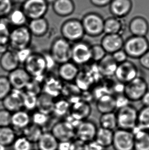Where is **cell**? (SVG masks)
<instances>
[{"mask_svg":"<svg viewBox=\"0 0 149 150\" xmlns=\"http://www.w3.org/2000/svg\"><path fill=\"white\" fill-rule=\"evenodd\" d=\"M112 0H91V2L95 6L99 7L109 5Z\"/></svg>","mask_w":149,"mask_h":150,"instance_id":"cell-53","label":"cell"},{"mask_svg":"<svg viewBox=\"0 0 149 150\" xmlns=\"http://www.w3.org/2000/svg\"><path fill=\"white\" fill-rule=\"evenodd\" d=\"M134 137V150H149V133L136 126L131 130Z\"/></svg>","mask_w":149,"mask_h":150,"instance_id":"cell-27","label":"cell"},{"mask_svg":"<svg viewBox=\"0 0 149 150\" xmlns=\"http://www.w3.org/2000/svg\"><path fill=\"white\" fill-rule=\"evenodd\" d=\"M98 127L94 122L86 120L81 122L75 130V136L84 143H87L95 139Z\"/></svg>","mask_w":149,"mask_h":150,"instance_id":"cell-13","label":"cell"},{"mask_svg":"<svg viewBox=\"0 0 149 150\" xmlns=\"http://www.w3.org/2000/svg\"><path fill=\"white\" fill-rule=\"evenodd\" d=\"M72 150V141H64L59 142L57 150Z\"/></svg>","mask_w":149,"mask_h":150,"instance_id":"cell-52","label":"cell"},{"mask_svg":"<svg viewBox=\"0 0 149 150\" xmlns=\"http://www.w3.org/2000/svg\"><path fill=\"white\" fill-rule=\"evenodd\" d=\"M114 131L99 127L95 140L104 148L112 146Z\"/></svg>","mask_w":149,"mask_h":150,"instance_id":"cell-31","label":"cell"},{"mask_svg":"<svg viewBox=\"0 0 149 150\" xmlns=\"http://www.w3.org/2000/svg\"><path fill=\"white\" fill-rule=\"evenodd\" d=\"M9 24L8 21H4V18L0 21V44H9L11 32Z\"/></svg>","mask_w":149,"mask_h":150,"instance_id":"cell-43","label":"cell"},{"mask_svg":"<svg viewBox=\"0 0 149 150\" xmlns=\"http://www.w3.org/2000/svg\"><path fill=\"white\" fill-rule=\"evenodd\" d=\"M52 9L58 16L67 17L74 13L76 5L73 0H54L52 3Z\"/></svg>","mask_w":149,"mask_h":150,"instance_id":"cell-23","label":"cell"},{"mask_svg":"<svg viewBox=\"0 0 149 150\" xmlns=\"http://www.w3.org/2000/svg\"><path fill=\"white\" fill-rule=\"evenodd\" d=\"M32 37L26 25L15 27L10 32L9 40L10 49L17 51L30 47Z\"/></svg>","mask_w":149,"mask_h":150,"instance_id":"cell-5","label":"cell"},{"mask_svg":"<svg viewBox=\"0 0 149 150\" xmlns=\"http://www.w3.org/2000/svg\"><path fill=\"white\" fill-rule=\"evenodd\" d=\"M34 52L30 47L21 49L16 51V55L20 64H24L27 59L30 57L31 55Z\"/></svg>","mask_w":149,"mask_h":150,"instance_id":"cell-47","label":"cell"},{"mask_svg":"<svg viewBox=\"0 0 149 150\" xmlns=\"http://www.w3.org/2000/svg\"><path fill=\"white\" fill-rule=\"evenodd\" d=\"M1 18H0V21H1Z\"/></svg>","mask_w":149,"mask_h":150,"instance_id":"cell-58","label":"cell"},{"mask_svg":"<svg viewBox=\"0 0 149 150\" xmlns=\"http://www.w3.org/2000/svg\"><path fill=\"white\" fill-rule=\"evenodd\" d=\"M17 137V133L11 126L0 128V144L4 146H11Z\"/></svg>","mask_w":149,"mask_h":150,"instance_id":"cell-34","label":"cell"},{"mask_svg":"<svg viewBox=\"0 0 149 150\" xmlns=\"http://www.w3.org/2000/svg\"><path fill=\"white\" fill-rule=\"evenodd\" d=\"M125 85V84L117 81V83L115 85V87H113V90L117 94V95L124 94Z\"/></svg>","mask_w":149,"mask_h":150,"instance_id":"cell-54","label":"cell"},{"mask_svg":"<svg viewBox=\"0 0 149 150\" xmlns=\"http://www.w3.org/2000/svg\"><path fill=\"white\" fill-rule=\"evenodd\" d=\"M130 0H112L110 9L113 16L119 18H124L131 10Z\"/></svg>","mask_w":149,"mask_h":150,"instance_id":"cell-25","label":"cell"},{"mask_svg":"<svg viewBox=\"0 0 149 150\" xmlns=\"http://www.w3.org/2000/svg\"><path fill=\"white\" fill-rule=\"evenodd\" d=\"M71 103L65 98L55 101L53 113L58 117H65L70 112Z\"/></svg>","mask_w":149,"mask_h":150,"instance_id":"cell-36","label":"cell"},{"mask_svg":"<svg viewBox=\"0 0 149 150\" xmlns=\"http://www.w3.org/2000/svg\"><path fill=\"white\" fill-rule=\"evenodd\" d=\"M31 124L30 115L26 110H20L12 113L11 126L16 133L18 131L22 132Z\"/></svg>","mask_w":149,"mask_h":150,"instance_id":"cell-21","label":"cell"},{"mask_svg":"<svg viewBox=\"0 0 149 150\" xmlns=\"http://www.w3.org/2000/svg\"><path fill=\"white\" fill-rule=\"evenodd\" d=\"M24 1H25V0H24Z\"/></svg>","mask_w":149,"mask_h":150,"instance_id":"cell-61","label":"cell"},{"mask_svg":"<svg viewBox=\"0 0 149 150\" xmlns=\"http://www.w3.org/2000/svg\"><path fill=\"white\" fill-rule=\"evenodd\" d=\"M8 79L13 89L24 90L32 77L23 67H18L8 73Z\"/></svg>","mask_w":149,"mask_h":150,"instance_id":"cell-14","label":"cell"},{"mask_svg":"<svg viewBox=\"0 0 149 150\" xmlns=\"http://www.w3.org/2000/svg\"><path fill=\"white\" fill-rule=\"evenodd\" d=\"M137 66L131 61H127L117 65L115 76L117 81L126 84L138 76Z\"/></svg>","mask_w":149,"mask_h":150,"instance_id":"cell-12","label":"cell"},{"mask_svg":"<svg viewBox=\"0 0 149 150\" xmlns=\"http://www.w3.org/2000/svg\"><path fill=\"white\" fill-rule=\"evenodd\" d=\"M12 10V0H0V18H7Z\"/></svg>","mask_w":149,"mask_h":150,"instance_id":"cell-45","label":"cell"},{"mask_svg":"<svg viewBox=\"0 0 149 150\" xmlns=\"http://www.w3.org/2000/svg\"><path fill=\"white\" fill-rule=\"evenodd\" d=\"M113 59L114 61L117 64H119L121 63L125 62L128 60V57L127 54L126 53L125 51L123 49L117 51L113 53L112 54H111Z\"/></svg>","mask_w":149,"mask_h":150,"instance_id":"cell-49","label":"cell"},{"mask_svg":"<svg viewBox=\"0 0 149 150\" xmlns=\"http://www.w3.org/2000/svg\"><path fill=\"white\" fill-rule=\"evenodd\" d=\"M130 102V101H129L124 94L117 95V96L115 97V103L117 110L129 105Z\"/></svg>","mask_w":149,"mask_h":150,"instance_id":"cell-48","label":"cell"},{"mask_svg":"<svg viewBox=\"0 0 149 150\" xmlns=\"http://www.w3.org/2000/svg\"><path fill=\"white\" fill-rule=\"evenodd\" d=\"M79 72L78 66L71 61L60 64L57 71L59 78L67 83L74 81Z\"/></svg>","mask_w":149,"mask_h":150,"instance_id":"cell-19","label":"cell"},{"mask_svg":"<svg viewBox=\"0 0 149 150\" xmlns=\"http://www.w3.org/2000/svg\"><path fill=\"white\" fill-rule=\"evenodd\" d=\"M71 61L77 66H83L92 61L91 45L85 41H79L72 46Z\"/></svg>","mask_w":149,"mask_h":150,"instance_id":"cell-9","label":"cell"},{"mask_svg":"<svg viewBox=\"0 0 149 150\" xmlns=\"http://www.w3.org/2000/svg\"><path fill=\"white\" fill-rule=\"evenodd\" d=\"M97 110L102 114L114 112L117 109L115 103V97L111 94H107L97 100Z\"/></svg>","mask_w":149,"mask_h":150,"instance_id":"cell-28","label":"cell"},{"mask_svg":"<svg viewBox=\"0 0 149 150\" xmlns=\"http://www.w3.org/2000/svg\"><path fill=\"white\" fill-rule=\"evenodd\" d=\"M59 142L51 132H43L37 142L38 150H57Z\"/></svg>","mask_w":149,"mask_h":150,"instance_id":"cell-30","label":"cell"},{"mask_svg":"<svg viewBox=\"0 0 149 150\" xmlns=\"http://www.w3.org/2000/svg\"><path fill=\"white\" fill-rule=\"evenodd\" d=\"M10 49L9 44H0V54H3Z\"/></svg>","mask_w":149,"mask_h":150,"instance_id":"cell-56","label":"cell"},{"mask_svg":"<svg viewBox=\"0 0 149 150\" xmlns=\"http://www.w3.org/2000/svg\"><path fill=\"white\" fill-rule=\"evenodd\" d=\"M60 33L61 37L71 43L82 41L85 35L81 21L77 18L65 21L61 26Z\"/></svg>","mask_w":149,"mask_h":150,"instance_id":"cell-2","label":"cell"},{"mask_svg":"<svg viewBox=\"0 0 149 150\" xmlns=\"http://www.w3.org/2000/svg\"><path fill=\"white\" fill-rule=\"evenodd\" d=\"M31 124L42 129L48 122L49 115L37 110L31 116Z\"/></svg>","mask_w":149,"mask_h":150,"instance_id":"cell-41","label":"cell"},{"mask_svg":"<svg viewBox=\"0 0 149 150\" xmlns=\"http://www.w3.org/2000/svg\"><path fill=\"white\" fill-rule=\"evenodd\" d=\"M117 65L113 59L111 55L106 54L99 62L98 66L101 74L106 77H111L115 75Z\"/></svg>","mask_w":149,"mask_h":150,"instance_id":"cell-29","label":"cell"},{"mask_svg":"<svg viewBox=\"0 0 149 150\" xmlns=\"http://www.w3.org/2000/svg\"><path fill=\"white\" fill-rule=\"evenodd\" d=\"M21 9L31 20L44 17L48 11V4L46 0H25Z\"/></svg>","mask_w":149,"mask_h":150,"instance_id":"cell-10","label":"cell"},{"mask_svg":"<svg viewBox=\"0 0 149 150\" xmlns=\"http://www.w3.org/2000/svg\"><path fill=\"white\" fill-rule=\"evenodd\" d=\"M42 128L31 124L22 132L23 136L33 143H37L43 133Z\"/></svg>","mask_w":149,"mask_h":150,"instance_id":"cell-37","label":"cell"},{"mask_svg":"<svg viewBox=\"0 0 149 150\" xmlns=\"http://www.w3.org/2000/svg\"><path fill=\"white\" fill-rule=\"evenodd\" d=\"M24 90L12 89L2 101L3 108L11 113L23 109V94Z\"/></svg>","mask_w":149,"mask_h":150,"instance_id":"cell-15","label":"cell"},{"mask_svg":"<svg viewBox=\"0 0 149 150\" xmlns=\"http://www.w3.org/2000/svg\"><path fill=\"white\" fill-rule=\"evenodd\" d=\"M28 19L21 8L13 9L7 16L9 24L15 27L26 26Z\"/></svg>","mask_w":149,"mask_h":150,"instance_id":"cell-33","label":"cell"},{"mask_svg":"<svg viewBox=\"0 0 149 150\" xmlns=\"http://www.w3.org/2000/svg\"><path fill=\"white\" fill-rule=\"evenodd\" d=\"M128 28L132 35L146 37L149 33V23L145 18L136 16L128 23Z\"/></svg>","mask_w":149,"mask_h":150,"instance_id":"cell-20","label":"cell"},{"mask_svg":"<svg viewBox=\"0 0 149 150\" xmlns=\"http://www.w3.org/2000/svg\"><path fill=\"white\" fill-rule=\"evenodd\" d=\"M51 132L59 142L72 141L75 136V130L65 120L55 124Z\"/></svg>","mask_w":149,"mask_h":150,"instance_id":"cell-17","label":"cell"},{"mask_svg":"<svg viewBox=\"0 0 149 150\" xmlns=\"http://www.w3.org/2000/svg\"><path fill=\"white\" fill-rule=\"evenodd\" d=\"M7 147L4 146L3 145L0 144V150H7Z\"/></svg>","mask_w":149,"mask_h":150,"instance_id":"cell-57","label":"cell"},{"mask_svg":"<svg viewBox=\"0 0 149 150\" xmlns=\"http://www.w3.org/2000/svg\"><path fill=\"white\" fill-rule=\"evenodd\" d=\"M38 150V149H37V150Z\"/></svg>","mask_w":149,"mask_h":150,"instance_id":"cell-59","label":"cell"},{"mask_svg":"<svg viewBox=\"0 0 149 150\" xmlns=\"http://www.w3.org/2000/svg\"><path fill=\"white\" fill-rule=\"evenodd\" d=\"M24 69L31 77L44 81V75L48 70L46 59L43 53L34 52L24 64Z\"/></svg>","mask_w":149,"mask_h":150,"instance_id":"cell-1","label":"cell"},{"mask_svg":"<svg viewBox=\"0 0 149 150\" xmlns=\"http://www.w3.org/2000/svg\"><path fill=\"white\" fill-rule=\"evenodd\" d=\"M140 101L143 106H149V90L143 95Z\"/></svg>","mask_w":149,"mask_h":150,"instance_id":"cell-55","label":"cell"},{"mask_svg":"<svg viewBox=\"0 0 149 150\" xmlns=\"http://www.w3.org/2000/svg\"><path fill=\"white\" fill-rule=\"evenodd\" d=\"M127 25L121 18H117L115 16L110 17L104 20V33L105 34H119L122 33Z\"/></svg>","mask_w":149,"mask_h":150,"instance_id":"cell-26","label":"cell"},{"mask_svg":"<svg viewBox=\"0 0 149 150\" xmlns=\"http://www.w3.org/2000/svg\"><path fill=\"white\" fill-rule=\"evenodd\" d=\"M63 81L59 77L51 76L44 77L42 86L44 93L55 98H58L62 94L63 85Z\"/></svg>","mask_w":149,"mask_h":150,"instance_id":"cell-18","label":"cell"},{"mask_svg":"<svg viewBox=\"0 0 149 150\" xmlns=\"http://www.w3.org/2000/svg\"><path fill=\"white\" fill-rule=\"evenodd\" d=\"M137 127L141 129L149 131V106H143L138 111Z\"/></svg>","mask_w":149,"mask_h":150,"instance_id":"cell-38","label":"cell"},{"mask_svg":"<svg viewBox=\"0 0 149 150\" xmlns=\"http://www.w3.org/2000/svg\"><path fill=\"white\" fill-rule=\"evenodd\" d=\"M20 65L16 51L10 49L1 55L0 67L3 71L9 73L18 68Z\"/></svg>","mask_w":149,"mask_h":150,"instance_id":"cell-22","label":"cell"},{"mask_svg":"<svg viewBox=\"0 0 149 150\" xmlns=\"http://www.w3.org/2000/svg\"><path fill=\"white\" fill-rule=\"evenodd\" d=\"M72 46L70 42L63 37H57L51 43L48 52L55 62L60 65L71 61Z\"/></svg>","mask_w":149,"mask_h":150,"instance_id":"cell-3","label":"cell"},{"mask_svg":"<svg viewBox=\"0 0 149 150\" xmlns=\"http://www.w3.org/2000/svg\"><path fill=\"white\" fill-rule=\"evenodd\" d=\"M148 132H149V131H148Z\"/></svg>","mask_w":149,"mask_h":150,"instance_id":"cell-60","label":"cell"},{"mask_svg":"<svg viewBox=\"0 0 149 150\" xmlns=\"http://www.w3.org/2000/svg\"><path fill=\"white\" fill-rule=\"evenodd\" d=\"M123 49L128 57L139 59L149 50V40L146 37L132 35L124 41Z\"/></svg>","mask_w":149,"mask_h":150,"instance_id":"cell-4","label":"cell"},{"mask_svg":"<svg viewBox=\"0 0 149 150\" xmlns=\"http://www.w3.org/2000/svg\"><path fill=\"white\" fill-rule=\"evenodd\" d=\"M85 144V150H105L106 149L95 140L87 142Z\"/></svg>","mask_w":149,"mask_h":150,"instance_id":"cell-51","label":"cell"},{"mask_svg":"<svg viewBox=\"0 0 149 150\" xmlns=\"http://www.w3.org/2000/svg\"><path fill=\"white\" fill-rule=\"evenodd\" d=\"M55 101L54 98L42 93L38 96L37 110L50 115L53 113Z\"/></svg>","mask_w":149,"mask_h":150,"instance_id":"cell-32","label":"cell"},{"mask_svg":"<svg viewBox=\"0 0 149 150\" xmlns=\"http://www.w3.org/2000/svg\"><path fill=\"white\" fill-rule=\"evenodd\" d=\"M148 88V84L145 79L138 76L125 84L124 94L130 102L140 101L149 90Z\"/></svg>","mask_w":149,"mask_h":150,"instance_id":"cell-8","label":"cell"},{"mask_svg":"<svg viewBox=\"0 0 149 150\" xmlns=\"http://www.w3.org/2000/svg\"><path fill=\"white\" fill-rule=\"evenodd\" d=\"M134 137L130 130L117 128L113 132L112 146L115 150H134Z\"/></svg>","mask_w":149,"mask_h":150,"instance_id":"cell-11","label":"cell"},{"mask_svg":"<svg viewBox=\"0 0 149 150\" xmlns=\"http://www.w3.org/2000/svg\"><path fill=\"white\" fill-rule=\"evenodd\" d=\"M38 96L28 92L24 91L23 94V108L27 111H32L37 109Z\"/></svg>","mask_w":149,"mask_h":150,"instance_id":"cell-39","label":"cell"},{"mask_svg":"<svg viewBox=\"0 0 149 150\" xmlns=\"http://www.w3.org/2000/svg\"><path fill=\"white\" fill-rule=\"evenodd\" d=\"M12 89L7 76L0 75V101L4 100Z\"/></svg>","mask_w":149,"mask_h":150,"instance_id":"cell-42","label":"cell"},{"mask_svg":"<svg viewBox=\"0 0 149 150\" xmlns=\"http://www.w3.org/2000/svg\"><path fill=\"white\" fill-rule=\"evenodd\" d=\"M12 150H33V144L23 135L18 136L11 145Z\"/></svg>","mask_w":149,"mask_h":150,"instance_id":"cell-40","label":"cell"},{"mask_svg":"<svg viewBox=\"0 0 149 150\" xmlns=\"http://www.w3.org/2000/svg\"><path fill=\"white\" fill-rule=\"evenodd\" d=\"M124 40L122 35L105 34L101 39L100 45L107 54H112L123 48Z\"/></svg>","mask_w":149,"mask_h":150,"instance_id":"cell-16","label":"cell"},{"mask_svg":"<svg viewBox=\"0 0 149 150\" xmlns=\"http://www.w3.org/2000/svg\"><path fill=\"white\" fill-rule=\"evenodd\" d=\"M100 127L115 131L117 128V116L115 112L102 114L99 119Z\"/></svg>","mask_w":149,"mask_h":150,"instance_id":"cell-35","label":"cell"},{"mask_svg":"<svg viewBox=\"0 0 149 150\" xmlns=\"http://www.w3.org/2000/svg\"><path fill=\"white\" fill-rule=\"evenodd\" d=\"M12 113L4 108L0 109V128L11 126Z\"/></svg>","mask_w":149,"mask_h":150,"instance_id":"cell-46","label":"cell"},{"mask_svg":"<svg viewBox=\"0 0 149 150\" xmlns=\"http://www.w3.org/2000/svg\"><path fill=\"white\" fill-rule=\"evenodd\" d=\"M140 65L143 68L149 70V50L139 59Z\"/></svg>","mask_w":149,"mask_h":150,"instance_id":"cell-50","label":"cell"},{"mask_svg":"<svg viewBox=\"0 0 149 150\" xmlns=\"http://www.w3.org/2000/svg\"><path fill=\"white\" fill-rule=\"evenodd\" d=\"M106 54L107 53L100 44H95L91 46L92 61L99 63Z\"/></svg>","mask_w":149,"mask_h":150,"instance_id":"cell-44","label":"cell"},{"mask_svg":"<svg viewBox=\"0 0 149 150\" xmlns=\"http://www.w3.org/2000/svg\"><path fill=\"white\" fill-rule=\"evenodd\" d=\"M115 114L117 128L131 131L137 126L138 110L134 106L129 104L117 110Z\"/></svg>","mask_w":149,"mask_h":150,"instance_id":"cell-7","label":"cell"},{"mask_svg":"<svg viewBox=\"0 0 149 150\" xmlns=\"http://www.w3.org/2000/svg\"><path fill=\"white\" fill-rule=\"evenodd\" d=\"M28 27L33 37L41 38L47 34L49 30V23L44 17L29 21Z\"/></svg>","mask_w":149,"mask_h":150,"instance_id":"cell-24","label":"cell"},{"mask_svg":"<svg viewBox=\"0 0 149 150\" xmlns=\"http://www.w3.org/2000/svg\"><path fill=\"white\" fill-rule=\"evenodd\" d=\"M85 34L89 37H98L104 33V19L96 13H89L81 19Z\"/></svg>","mask_w":149,"mask_h":150,"instance_id":"cell-6","label":"cell"}]
</instances>
